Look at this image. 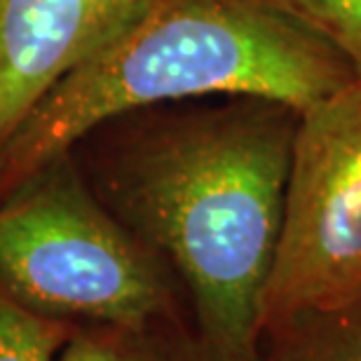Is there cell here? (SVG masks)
<instances>
[{
  "mask_svg": "<svg viewBox=\"0 0 361 361\" xmlns=\"http://www.w3.org/2000/svg\"><path fill=\"white\" fill-rule=\"evenodd\" d=\"M143 0H3L0 148L52 85L104 45Z\"/></svg>",
  "mask_w": 361,
  "mask_h": 361,
  "instance_id": "obj_5",
  "label": "cell"
},
{
  "mask_svg": "<svg viewBox=\"0 0 361 361\" xmlns=\"http://www.w3.org/2000/svg\"><path fill=\"white\" fill-rule=\"evenodd\" d=\"M66 324L21 305L0 286V361H56Z\"/></svg>",
  "mask_w": 361,
  "mask_h": 361,
  "instance_id": "obj_8",
  "label": "cell"
},
{
  "mask_svg": "<svg viewBox=\"0 0 361 361\" xmlns=\"http://www.w3.org/2000/svg\"><path fill=\"white\" fill-rule=\"evenodd\" d=\"M0 286L54 319L136 329L174 314L164 261L92 197L68 155L0 204Z\"/></svg>",
  "mask_w": 361,
  "mask_h": 361,
  "instance_id": "obj_3",
  "label": "cell"
},
{
  "mask_svg": "<svg viewBox=\"0 0 361 361\" xmlns=\"http://www.w3.org/2000/svg\"><path fill=\"white\" fill-rule=\"evenodd\" d=\"M298 115L247 97L157 115L115 167L127 228L180 277L195 331L226 361H263L261 310Z\"/></svg>",
  "mask_w": 361,
  "mask_h": 361,
  "instance_id": "obj_1",
  "label": "cell"
},
{
  "mask_svg": "<svg viewBox=\"0 0 361 361\" xmlns=\"http://www.w3.org/2000/svg\"><path fill=\"white\" fill-rule=\"evenodd\" d=\"M56 361H226L197 331L164 317L146 326H106L78 331L63 343Z\"/></svg>",
  "mask_w": 361,
  "mask_h": 361,
  "instance_id": "obj_6",
  "label": "cell"
},
{
  "mask_svg": "<svg viewBox=\"0 0 361 361\" xmlns=\"http://www.w3.org/2000/svg\"><path fill=\"white\" fill-rule=\"evenodd\" d=\"M263 361H361V295L265 331Z\"/></svg>",
  "mask_w": 361,
  "mask_h": 361,
  "instance_id": "obj_7",
  "label": "cell"
},
{
  "mask_svg": "<svg viewBox=\"0 0 361 361\" xmlns=\"http://www.w3.org/2000/svg\"><path fill=\"white\" fill-rule=\"evenodd\" d=\"M361 295V82L298 115L263 334Z\"/></svg>",
  "mask_w": 361,
  "mask_h": 361,
  "instance_id": "obj_4",
  "label": "cell"
},
{
  "mask_svg": "<svg viewBox=\"0 0 361 361\" xmlns=\"http://www.w3.org/2000/svg\"><path fill=\"white\" fill-rule=\"evenodd\" d=\"M350 82V63L272 0H143L0 148V195L132 111L247 97L302 113Z\"/></svg>",
  "mask_w": 361,
  "mask_h": 361,
  "instance_id": "obj_2",
  "label": "cell"
},
{
  "mask_svg": "<svg viewBox=\"0 0 361 361\" xmlns=\"http://www.w3.org/2000/svg\"><path fill=\"white\" fill-rule=\"evenodd\" d=\"M324 38L361 82V0H272Z\"/></svg>",
  "mask_w": 361,
  "mask_h": 361,
  "instance_id": "obj_9",
  "label": "cell"
},
{
  "mask_svg": "<svg viewBox=\"0 0 361 361\" xmlns=\"http://www.w3.org/2000/svg\"><path fill=\"white\" fill-rule=\"evenodd\" d=\"M0 7H3V0H0Z\"/></svg>",
  "mask_w": 361,
  "mask_h": 361,
  "instance_id": "obj_10",
  "label": "cell"
}]
</instances>
